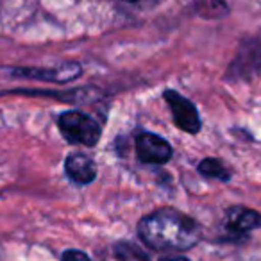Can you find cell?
Listing matches in <instances>:
<instances>
[{
    "instance_id": "cell-1",
    "label": "cell",
    "mask_w": 261,
    "mask_h": 261,
    "mask_svg": "<svg viewBox=\"0 0 261 261\" xmlns=\"http://www.w3.org/2000/svg\"><path fill=\"white\" fill-rule=\"evenodd\" d=\"M138 234L156 250H186L200 240V227L193 218L175 210H160L140 220Z\"/></svg>"
},
{
    "instance_id": "cell-2",
    "label": "cell",
    "mask_w": 261,
    "mask_h": 261,
    "mask_svg": "<svg viewBox=\"0 0 261 261\" xmlns=\"http://www.w3.org/2000/svg\"><path fill=\"white\" fill-rule=\"evenodd\" d=\"M58 125L61 135L70 143L93 147L100 138V127L93 118L79 111H66L59 116Z\"/></svg>"
},
{
    "instance_id": "cell-3",
    "label": "cell",
    "mask_w": 261,
    "mask_h": 261,
    "mask_svg": "<svg viewBox=\"0 0 261 261\" xmlns=\"http://www.w3.org/2000/svg\"><path fill=\"white\" fill-rule=\"evenodd\" d=\"M261 72V41H243L234 61L229 65L227 79L250 81Z\"/></svg>"
},
{
    "instance_id": "cell-4",
    "label": "cell",
    "mask_w": 261,
    "mask_h": 261,
    "mask_svg": "<svg viewBox=\"0 0 261 261\" xmlns=\"http://www.w3.org/2000/svg\"><path fill=\"white\" fill-rule=\"evenodd\" d=\"M165 98H167L168 106H170L172 116H174L179 129L186 130V133H199L200 118L195 106L190 100H186L182 95H179L177 91L172 90L165 91Z\"/></svg>"
},
{
    "instance_id": "cell-5",
    "label": "cell",
    "mask_w": 261,
    "mask_h": 261,
    "mask_svg": "<svg viewBox=\"0 0 261 261\" xmlns=\"http://www.w3.org/2000/svg\"><path fill=\"white\" fill-rule=\"evenodd\" d=\"M136 152L143 163L161 165L172 158V147L160 136L145 133L136 140Z\"/></svg>"
},
{
    "instance_id": "cell-6",
    "label": "cell",
    "mask_w": 261,
    "mask_h": 261,
    "mask_svg": "<svg viewBox=\"0 0 261 261\" xmlns=\"http://www.w3.org/2000/svg\"><path fill=\"white\" fill-rule=\"evenodd\" d=\"M65 168L68 177L79 185H88L97 175V167H95L93 160L84 156V154H70L66 158Z\"/></svg>"
},
{
    "instance_id": "cell-7",
    "label": "cell",
    "mask_w": 261,
    "mask_h": 261,
    "mask_svg": "<svg viewBox=\"0 0 261 261\" xmlns=\"http://www.w3.org/2000/svg\"><path fill=\"white\" fill-rule=\"evenodd\" d=\"M225 224L232 232H247L261 225V215L247 207H231L225 217Z\"/></svg>"
},
{
    "instance_id": "cell-8",
    "label": "cell",
    "mask_w": 261,
    "mask_h": 261,
    "mask_svg": "<svg viewBox=\"0 0 261 261\" xmlns=\"http://www.w3.org/2000/svg\"><path fill=\"white\" fill-rule=\"evenodd\" d=\"M115 257L120 261H149V256L138 245L130 242H120L115 245Z\"/></svg>"
},
{
    "instance_id": "cell-9",
    "label": "cell",
    "mask_w": 261,
    "mask_h": 261,
    "mask_svg": "<svg viewBox=\"0 0 261 261\" xmlns=\"http://www.w3.org/2000/svg\"><path fill=\"white\" fill-rule=\"evenodd\" d=\"M199 172L206 177L211 179H220V181H227L231 177V172L224 167L218 160H213V158H207V160H202L199 165Z\"/></svg>"
},
{
    "instance_id": "cell-10",
    "label": "cell",
    "mask_w": 261,
    "mask_h": 261,
    "mask_svg": "<svg viewBox=\"0 0 261 261\" xmlns=\"http://www.w3.org/2000/svg\"><path fill=\"white\" fill-rule=\"evenodd\" d=\"M61 261H91V259L84 252H81V250L72 249V250H65V252H63Z\"/></svg>"
},
{
    "instance_id": "cell-11",
    "label": "cell",
    "mask_w": 261,
    "mask_h": 261,
    "mask_svg": "<svg viewBox=\"0 0 261 261\" xmlns=\"http://www.w3.org/2000/svg\"><path fill=\"white\" fill-rule=\"evenodd\" d=\"M160 261H190L186 257H181V256H167V257H161Z\"/></svg>"
},
{
    "instance_id": "cell-12",
    "label": "cell",
    "mask_w": 261,
    "mask_h": 261,
    "mask_svg": "<svg viewBox=\"0 0 261 261\" xmlns=\"http://www.w3.org/2000/svg\"><path fill=\"white\" fill-rule=\"evenodd\" d=\"M123 2H138V0H123Z\"/></svg>"
},
{
    "instance_id": "cell-13",
    "label": "cell",
    "mask_w": 261,
    "mask_h": 261,
    "mask_svg": "<svg viewBox=\"0 0 261 261\" xmlns=\"http://www.w3.org/2000/svg\"><path fill=\"white\" fill-rule=\"evenodd\" d=\"M109 261H120V259H116V257H115V259H109Z\"/></svg>"
}]
</instances>
